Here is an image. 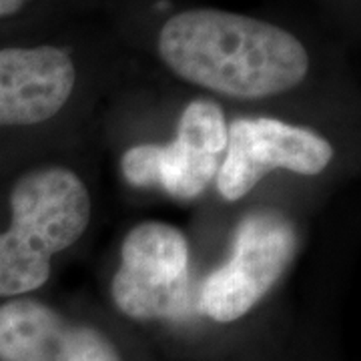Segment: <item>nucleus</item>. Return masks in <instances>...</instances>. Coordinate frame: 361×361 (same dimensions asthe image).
<instances>
[{"label":"nucleus","instance_id":"nucleus-1","mask_svg":"<svg viewBox=\"0 0 361 361\" xmlns=\"http://www.w3.org/2000/svg\"><path fill=\"white\" fill-rule=\"evenodd\" d=\"M159 52L180 78L237 99L285 92L310 71L307 51L291 32L211 8L169 18L159 35Z\"/></svg>","mask_w":361,"mask_h":361},{"label":"nucleus","instance_id":"nucleus-2","mask_svg":"<svg viewBox=\"0 0 361 361\" xmlns=\"http://www.w3.org/2000/svg\"><path fill=\"white\" fill-rule=\"evenodd\" d=\"M13 225L0 233V297L23 295L51 275V257L85 233L90 197L75 173L61 167L25 175L11 195Z\"/></svg>","mask_w":361,"mask_h":361},{"label":"nucleus","instance_id":"nucleus-3","mask_svg":"<svg viewBox=\"0 0 361 361\" xmlns=\"http://www.w3.org/2000/svg\"><path fill=\"white\" fill-rule=\"evenodd\" d=\"M121 259L113 299L125 315L177 319L191 313L189 247L183 233L167 223H141L127 235Z\"/></svg>","mask_w":361,"mask_h":361},{"label":"nucleus","instance_id":"nucleus-4","mask_svg":"<svg viewBox=\"0 0 361 361\" xmlns=\"http://www.w3.org/2000/svg\"><path fill=\"white\" fill-rule=\"evenodd\" d=\"M295 251L291 223L273 211H255L239 223L231 259L201 285L197 310L221 323L243 317L281 277Z\"/></svg>","mask_w":361,"mask_h":361},{"label":"nucleus","instance_id":"nucleus-5","mask_svg":"<svg viewBox=\"0 0 361 361\" xmlns=\"http://www.w3.org/2000/svg\"><path fill=\"white\" fill-rule=\"evenodd\" d=\"M225 145L227 129L219 106L193 101L180 115L175 141L133 147L123 155L121 167L130 185H159L173 197L193 199L215 179Z\"/></svg>","mask_w":361,"mask_h":361},{"label":"nucleus","instance_id":"nucleus-6","mask_svg":"<svg viewBox=\"0 0 361 361\" xmlns=\"http://www.w3.org/2000/svg\"><path fill=\"white\" fill-rule=\"evenodd\" d=\"M331 157V145L313 130L265 116L237 118L227 129L217 187L227 201H237L273 169L317 175L329 165Z\"/></svg>","mask_w":361,"mask_h":361},{"label":"nucleus","instance_id":"nucleus-7","mask_svg":"<svg viewBox=\"0 0 361 361\" xmlns=\"http://www.w3.org/2000/svg\"><path fill=\"white\" fill-rule=\"evenodd\" d=\"M0 361H121L115 345L32 299L0 305Z\"/></svg>","mask_w":361,"mask_h":361},{"label":"nucleus","instance_id":"nucleus-8","mask_svg":"<svg viewBox=\"0 0 361 361\" xmlns=\"http://www.w3.org/2000/svg\"><path fill=\"white\" fill-rule=\"evenodd\" d=\"M71 56L54 47L0 51V127L54 116L75 87Z\"/></svg>","mask_w":361,"mask_h":361},{"label":"nucleus","instance_id":"nucleus-9","mask_svg":"<svg viewBox=\"0 0 361 361\" xmlns=\"http://www.w3.org/2000/svg\"><path fill=\"white\" fill-rule=\"evenodd\" d=\"M23 4H25V0H0V16L18 13L23 8Z\"/></svg>","mask_w":361,"mask_h":361}]
</instances>
